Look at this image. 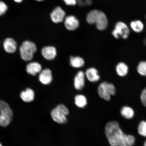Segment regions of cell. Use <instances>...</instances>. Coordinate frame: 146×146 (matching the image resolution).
<instances>
[{"label":"cell","mask_w":146,"mask_h":146,"mask_svg":"<svg viewBox=\"0 0 146 146\" xmlns=\"http://www.w3.org/2000/svg\"><path fill=\"white\" fill-rule=\"evenodd\" d=\"M105 132L111 146H133L135 143V137L124 133L117 121H109L106 124Z\"/></svg>","instance_id":"obj_1"},{"label":"cell","mask_w":146,"mask_h":146,"mask_svg":"<svg viewBox=\"0 0 146 146\" xmlns=\"http://www.w3.org/2000/svg\"><path fill=\"white\" fill-rule=\"evenodd\" d=\"M36 50L37 48L35 44L29 40L24 41L19 48L21 57L25 61H31Z\"/></svg>","instance_id":"obj_2"},{"label":"cell","mask_w":146,"mask_h":146,"mask_svg":"<svg viewBox=\"0 0 146 146\" xmlns=\"http://www.w3.org/2000/svg\"><path fill=\"white\" fill-rule=\"evenodd\" d=\"M13 113L6 102L0 100V125L6 127L10 123Z\"/></svg>","instance_id":"obj_3"},{"label":"cell","mask_w":146,"mask_h":146,"mask_svg":"<svg viewBox=\"0 0 146 146\" xmlns=\"http://www.w3.org/2000/svg\"><path fill=\"white\" fill-rule=\"evenodd\" d=\"M69 114L68 109L63 104L58 105L53 109L51 112V115L52 119L59 124L66 123V117Z\"/></svg>","instance_id":"obj_4"},{"label":"cell","mask_w":146,"mask_h":146,"mask_svg":"<svg viewBox=\"0 0 146 146\" xmlns=\"http://www.w3.org/2000/svg\"><path fill=\"white\" fill-rule=\"evenodd\" d=\"M98 92L100 98L108 101L110 100L111 96L115 94L116 88L113 84L104 82L98 86Z\"/></svg>","instance_id":"obj_5"},{"label":"cell","mask_w":146,"mask_h":146,"mask_svg":"<svg viewBox=\"0 0 146 146\" xmlns=\"http://www.w3.org/2000/svg\"><path fill=\"white\" fill-rule=\"evenodd\" d=\"M112 33L116 39L121 38L123 39H127L129 33V29L125 23L119 22L117 23Z\"/></svg>","instance_id":"obj_6"},{"label":"cell","mask_w":146,"mask_h":146,"mask_svg":"<svg viewBox=\"0 0 146 146\" xmlns=\"http://www.w3.org/2000/svg\"><path fill=\"white\" fill-rule=\"evenodd\" d=\"M85 73L83 71L78 72L74 78V86L76 90H81L85 86Z\"/></svg>","instance_id":"obj_7"},{"label":"cell","mask_w":146,"mask_h":146,"mask_svg":"<svg viewBox=\"0 0 146 146\" xmlns=\"http://www.w3.org/2000/svg\"><path fill=\"white\" fill-rule=\"evenodd\" d=\"M42 56L45 59L52 60L57 55V51L54 46H46L43 47L41 50Z\"/></svg>","instance_id":"obj_8"},{"label":"cell","mask_w":146,"mask_h":146,"mask_svg":"<svg viewBox=\"0 0 146 146\" xmlns=\"http://www.w3.org/2000/svg\"><path fill=\"white\" fill-rule=\"evenodd\" d=\"M52 72L50 69L48 68L45 69L40 73L39 80L43 84H50L52 83Z\"/></svg>","instance_id":"obj_9"},{"label":"cell","mask_w":146,"mask_h":146,"mask_svg":"<svg viewBox=\"0 0 146 146\" xmlns=\"http://www.w3.org/2000/svg\"><path fill=\"white\" fill-rule=\"evenodd\" d=\"M65 15V13L61 7H56L51 13L50 17L51 20L55 23H61L63 21Z\"/></svg>","instance_id":"obj_10"},{"label":"cell","mask_w":146,"mask_h":146,"mask_svg":"<svg viewBox=\"0 0 146 146\" xmlns=\"http://www.w3.org/2000/svg\"><path fill=\"white\" fill-rule=\"evenodd\" d=\"M3 47L7 52L9 54L14 53L17 50V43L12 38H7L3 41Z\"/></svg>","instance_id":"obj_11"},{"label":"cell","mask_w":146,"mask_h":146,"mask_svg":"<svg viewBox=\"0 0 146 146\" xmlns=\"http://www.w3.org/2000/svg\"><path fill=\"white\" fill-rule=\"evenodd\" d=\"M96 24L97 28L100 30H104L107 28L108 25L107 18L103 12L100 11Z\"/></svg>","instance_id":"obj_12"},{"label":"cell","mask_w":146,"mask_h":146,"mask_svg":"<svg viewBox=\"0 0 146 146\" xmlns=\"http://www.w3.org/2000/svg\"><path fill=\"white\" fill-rule=\"evenodd\" d=\"M85 73L86 77L89 82L94 83L98 82L100 79L98 70L94 67L88 69Z\"/></svg>","instance_id":"obj_13"},{"label":"cell","mask_w":146,"mask_h":146,"mask_svg":"<svg viewBox=\"0 0 146 146\" xmlns=\"http://www.w3.org/2000/svg\"><path fill=\"white\" fill-rule=\"evenodd\" d=\"M26 71L28 74L32 76H35L42 71L41 64L36 62L29 63L27 65Z\"/></svg>","instance_id":"obj_14"},{"label":"cell","mask_w":146,"mask_h":146,"mask_svg":"<svg viewBox=\"0 0 146 146\" xmlns=\"http://www.w3.org/2000/svg\"><path fill=\"white\" fill-rule=\"evenodd\" d=\"M20 96L23 101L26 103H30L34 100L35 94L32 89L27 88L25 90L21 91Z\"/></svg>","instance_id":"obj_15"},{"label":"cell","mask_w":146,"mask_h":146,"mask_svg":"<svg viewBox=\"0 0 146 146\" xmlns=\"http://www.w3.org/2000/svg\"><path fill=\"white\" fill-rule=\"evenodd\" d=\"M65 25L68 30L74 31L78 28L79 23L77 19L74 16H69L65 18Z\"/></svg>","instance_id":"obj_16"},{"label":"cell","mask_w":146,"mask_h":146,"mask_svg":"<svg viewBox=\"0 0 146 146\" xmlns=\"http://www.w3.org/2000/svg\"><path fill=\"white\" fill-rule=\"evenodd\" d=\"M70 64L73 68H80L85 64L84 60L78 56H71L70 58Z\"/></svg>","instance_id":"obj_17"},{"label":"cell","mask_w":146,"mask_h":146,"mask_svg":"<svg viewBox=\"0 0 146 146\" xmlns=\"http://www.w3.org/2000/svg\"><path fill=\"white\" fill-rule=\"evenodd\" d=\"M120 114L123 117L126 119H131L134 117L135 112L132 108L125 106L122 108L120 110Z\"/></svg>","instance_id":"obj_18"},{"label":"cell","mask_w":146,"mask_h":146,"mask_svg":"<svg viewBox=\"0 0 146 146\" xmlns=\"http://www.w3.org/2000/svg\"><path fill=\"white\" fill-rule=\"evenodd\" d=\"M116 71L118 76L121 77H124L126 76L128 73V67L126 64L121 62L117 65Z\"/></svg>","instance_id":"obj_19"},{"label":"cell","mask_w":146,"mask_h":146,"mask_svg":"<svg viewBox=\"0 0 146 146\" xmlns=\"http://www.w3.org/2000/svg\"><path fill=\"white\" fill-rule=\"evenodd\" d=\"M74 102L76 105L80 108H84L87 105V99L85 96L82 94H78L75 97Z\"/></svg>","instance_id":"obj_20"},{"label":"cell","mask_w":146,"mask_h":146,"mask_svg":"<svg viewBox=\"0 0 146 146\" xmlns=\"http://www.w3.org/2000/svg\"><path fill=\"white\" fill-rule=\"evenodd\" d=\"M130 26L132 30L136 33H141L143 31L144 25L141 21L136 20L131 22Z\"/></svg>","instance_id":"obj_21"},{"label":"cell","mask_w":146,"mask_h":146,"mask_svg":"<svg viewBox=\"0 0 146 146\" xmlns=\"http://www.w3.org/2000/svg\"><path fill=\"white\" fill-rule=\"evenodd\" d=\"M100 11L94 10L89 12L87 16V21L89 24H93L96 23L97 18Z\"/></svg>","instance_id":"obj_22"},{"label":"cell","mask_w":146,"mask_h":146,"mask_svg":"<svg viewBox=\"0 0 146 146\" xmlns=\"http://www.w3.org/2000/svg\"><path fill=\"white\" fill-rule=\"evenodd\" d=\"M138 132L140 136L146 137V121L140 122L138 127Z\"/></svg>","instance_id":"obj_23"},{"label":"cell","mask_w":146,"mask_h":146,"mask_svg":"<svg viewBox=\"0 0 146 146\" xmlns=\"http://www.w3.org/2000/svg\"><path fill=\"white\" fill-rule=\"evenodd\" d=\"M137 71L140 75L146 76V61H142L139 63Z\"/></svg>","instance_id":"obj_24"},{"label":"cell","mask_w":146,"mask_h":146,"mask_svg":"<svg viewBox=\"0 0 146 146\" xmlns=\"http://www.w3.org/2000/svg\"><path fill=\"white\" fill-rule=\"evenodd\" d=\"M8 7L4 2L0 1V16L3 15L8 10Z\"/></svg>","instance_id":"obj_25"},{"label":"cell","mask_w":146,"mask_h":146,"mask_svg":"<svg viewBox=\"0 0 146 146\" xmlns=\"http://www.w3.org/2000/svg\"><path fill=\"white\" fill-rule=\"evenodd\" d=\"M140 99L142 104L146 107V88L142 91L140 95Z\"/></svg>","instance_id":"obj_26"},{"label":"cell","mask_w":146,"mask_h":146,"mask_svg":"<svg viewBox=\"0 0 146 146\" xmlns=\"http://www.w3.org/2000/svg\"><path fill=\"white\" fill-rule=\"evenodd\" d=\"M67 5H74L76 3V0H64Z\"/></svg>","instance_id":"obj_27"},{"label":"cell","mask_w":146,"mask_h":146,"mask_svg":"<svg viewBox=\"0 0 146 146\" xmlns=\"http://www.w3.org/2000/svg\"><path fill=\"white\" fill-rule=\"evenodd\" d=\"M14 1L17 3H21L23 1V0H14Z\"/></svg>","instance_id":"obj_28"},{"label":"cell","mask_w":146,"mask_h":146,"mask_svg":"<svg viewBox=\"0 0 146 146\" xmlns=\"http://www.w3.org/2000/svg\"><path fill=\"white\" fill-rule=\"evenodd\" d=\"M143 146H146V140H145V142H144Z\"/></svg>","instance_id":"obj_29"},{"label":"cell","mask_w":146,"mask_h":146,"mask_svg":"<svg viewBox=\"0 0 146 146\" xmlns=\"http://www.w3.org/2000/svg\"><path fill=\"white\" fill-rule=\"evenodd\" d=\"M36 1H44V0H36Z\"/></svg>","instance_id":"obj_30"},{"label":"cell","mask_w":146,"mask_h":146,"mask_svg":"<svg viewBox=\"0 0 146 146\" xmlns=\"http://www.w3.org/2000/svg\"><path fill=\"white\" fill-rule=\"evenodd\" d=\"M144 43H145V44L146 45V39L145 40V42H144Z\"/></svg>","instance_id":"obj_31"},{"label":"cell","mask_w":146,"mask_h":146,"mask_svg":"<svg viewBox=\"0 0 146 146\" xmlns=\"http://www.w3.org/2000/svg\"><path fill=\"white\" fill-rule=\"evenodd\" d=\"M0 146H3L2 145H1V144L0 143Z\"/></svg>","instance_id":"obj_32"},{"label":"cell","mask_w":146,"mask_h":146,"mask_svg":"<svg viewBox=\"0 0 146 146\" xmlns=\"http://www.w3.org/2000/svg\"></svg>","instance_id":"obj_33"}]
</instances>
